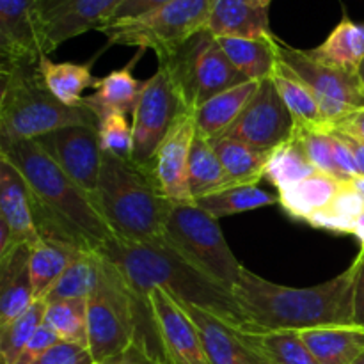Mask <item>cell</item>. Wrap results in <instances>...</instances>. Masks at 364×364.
<instances>
[{
  "label": "cell",
  "instance_id": "603a6c76",
  "mask_svg": "<svg viewBox=\"0 0 364 364\" xmlns=\"http://www.w3.org/2000/svg\"><path fill=\"white\" fill-rule=\"evenodd\" d=\"M308 53L326 66L358 75L364 60V23H358L345 14L326 41L308 50Z\"/></svg>",
  "mask_w": 364,
  "mask_h": 364
},
{
  "label": "cell",
  "instance_id": "f5cc1de1",
  "mask_svg": "<svg viewBox=\"0 0 364 364\" xmlns=\"http://www.w3.org/2000/svg\"><path fill=\"white\" fill-rule=\"evenodd\" d=\"M121 363H123V355H121V358H114V359H109V361H102L95 364H121Z\"/></svg>",
  "mask_w": 364,
  "mask_h": 364
},
{
  "label": "cell",
  "instance_id": "ee69618b",
  "mask_svg": "<svg viewBox=\"0 0 364 364\" xmlns=\"http://www.w3.org/2000/svg\"><path fill=\"white\" fill-rule=\"evenodd\" d=\"M326 128V127H323ZM331 134V139H333V151H334V164H336V169L340 173L341 180L350 181L352 178L359 176V166L358 160H355L354 151L350 149V146L343 141L338 132L327 128Z\"/></svg>",
  "mask_w": 364,
  "mask_h": 364
},
{
  "label": "cell",
  "instance_id": "681fc988",
  "mask_svg": "<svg viewBox=\"0 0 364 364\" xmlns=\"http://www.w3.org/2000/svg\"><path fill=\"white\" fill-rule=\"evenodd\" d=\"M331 130H333V128H331ZM334 132H338V130H334ZM338 134L343 137V141L347 142V144L350 146L352 151H354L355 160H358V166H359V174H363V176H364V142L358 141V139H354V137H350V135L341 134V132H338Z\"/></svg>",
  "mask_w": 364,
  "mask_h": 364
},
{
  "label": "cell",
  "instance_id": "60d3db41",
  "mask_svg": "<svg viewBox=\"0 0 364 364\" xmlns=\"http://www.w3.org/2000/svg\"><path fill=\"white\" fill-rule=\"evenodd\" d=\"M100 144L103 153L132 159L134 155V128L128 124L127 114L114 112L98 121Z\"/></svg>",
  "mask_w": 364,
  "mask_h": 364
},
{
  "label": "cell",
  "instance_id": "bcb514c9",
  "mask_svg": "<svg viewBox=\"0 0 364 364\" xmlns=\"http://www.w3.org/2000/svg\"><path fill=\"white\" fill-rule=\"evenodd\" d=\"M121 364H167L164 361L162 355L156 350H153L149 347L148 341L142 336H139L134 340V343L130 345L127 352L123 354V363Z\"/></svg>",
  "mask_w": 364,
  "mask_h": 364
},
{
  "label": "cell",
  "instance_id": "4dcf8cb0",
  "mask_svg": "<svg viewBox=\"0 0 364 364\" xmlns=\"http://www.w3.org/2000/svg\"><path fill=\"white\" fill-rule=\"evenodd\" d=\"M276 84L281 98L287 103L288 110L294 116L295 128L323 127L322 114L313 89L281 59H277L276 68L270 75Z\"/></svg>",
  "mask_w": 364,
  "mask_h": 364
},
{
  "label": "cell",
  "instance_id": "f1b7e54d",
  "mask_svg": "<svg viewBox=\"0 0 364 364\" xmlns=\"http://www.w3.org/2000/svg\"><path fill=\"white\" fill-rule=\"evenodd\" d=\"M277 36L247 39V38H217L220 46L230 57L233 66L247 80H265L272 75L277 59Z\"/></svg>",
  "mask_w": 364,
  "mask_h": 364
},
{
  "label": "cell",
  "instance_id": "74e56055",
  "mask_svg": "<svg viewBox=\"0 0 364 364\" xmlns=\"http://www.w3.org/2000/svg\"><path fill=\"white\" fill-rule=\"evenodd\" d=\"M45 323L60 341L89 348L87 299H68L46 304Z\"/></svg>",
  "mask_w": 364,
  "mask_h": 364
},
{
  "label": "cell",
  "instance_id": "d6a6232c",
  "mask_svg": "<svg viewBox=\"0 0 364 364\" xmlns=\"http://www.w3.org/2000/svg\"><path fill=\"white\" fill-rule=\"evenodd\" d=\"M196 205L219 220L223 217L252 212V210L265 208L270 205H279V196L272 194L258 185H238V187H230L226 191L198 199Z\"/></svg>",
  "mask_w": 364,
  "mask_h": 364
},
{
  "label": "cell",
  "instance_id": "7402d4cb",
  "mask_svg": "<svg viewBox=\"0 0 364 364\" xmlns=\"http://www.w3.org/2000/svg\"><path fill=\"white\" fill-rule=\"evenodd\" d=\"M134 63L130 66L123 68V70L112 71L107 77L98 78L95 92L84 96L82 105L91 110L98 121L114 112L134 114L135 105L139 102V96L142 92V85H144V82L137 80L132 75Z\"/></svg>",
  "mask_w": 364,
  "mask_h": 364
},
{
  "label": "cell",
  "instance_id": "d4e9b609",
  "mask_svg": "<svg viewBox=\"0 0 364 364\" xmlns=\"http://www.w3.org/2000/svg\"><path fill=\"white\" fill-rule=\"evenodd\" d=\"M259 82L249 80L213 96L194 112L196 128L206 139L220 137L237 121L244 107L258 89Z\"/></svg>",
  "mask_w": 364,
  "mask_h": 364
},
{
  "label": "cell",
  "instance_id": "ac0fdd59",
  "mask_svg": "<svg viewBox=\"0 0 364 364\" xmlns=\"http://www.w3.org/2000/svg\"><path fill=\"white\" fill-rule=\"evenodd\" d=\"M178 302L198 327L210 364H269L258 347L252 343L249 331L230 326L198 306L185 301Z\"/></svg>",
  "mask_w": 364,
  "mask_h": 364
},
{
  "label": "cell",
  "instance_id": "f35d334b",
  "mask_svg": "<svg viewBox=\"0 0 364 364\" xmlns=\"http://www.w3.org/2000/svg\"><path fill=\"white\" fill-rule=\"evenodd\" d=\"M46 302L36 301L27 311L7 326L0 327V364H14L45 322Z\"/></svg>",
  "mask_w": 364,
  "mask_h": 364
},
{
  "label": "cell",
  "instance_id": "ba28073f",
  "mask_svg": "<svg viewBox=\"0 0 364 364\" xmlns=\"http://www.w3.org/2000/svg\"><path fill=\"white\" fill-rule=\"evenodd\" d=\"M162 242L220 287L230 291L237 287L244 265L228 245L219 220L196 203L171 206Z\"/></svg>",
  "mask_w": 364,
  "mask_h": 364
},
{
  "label": "cell",
  "instance_id": "52a82bcc",
  "mask_svg": "<svg viewBox=\"0 0 364 364\" xmlns=\"http://www.w3.org/2000/svg\"><path fill=\"white\" fill-rule=\"evenodd\" d=\"M159 64L169 71L181 107L192 114L213 96L249 82L208 31H201L176 50L160 55Z\"/></svg>",
  "mask_w": 364,
  "mask_h": 364
},
{
  "label": "cell",
  "instance_id": "8992f818",
  "mask_svg": "<svg viewBox=\"0 0 364 364\" xmlns=\"http://www.w3.org/2000/svg\"><path fill=\"white\" fill-rule=\"evenodd\" d=\"M141 308L119 267L102 255L100 277L87 299L89 352L95 363L121 358L137 338Z\"/></svg>",
  "mask_w": 364,
  "mask_h": 364
},
{
  "label": "cell",
  "instance_id": "d6986e66",
  "mask_svg": "<svg viewBox=\"0 0 364 364\" xmlns=\"http://www.w3.org/2000/svg\"><path fill=\"white\" fill-rule=\"evenodd\" d=\"M0 223L9 228L13 247L34 245L39 240L31 188L20 171L4 155H0Z\"/></svg>",
  "mask_w": 364,
  "mask_h": 364
},
{
  "label": "cell",
  "instance_id": "1f68e13d",
  "mask_svg": "<svg viewBox=\"0 0 364 364\" xmlns=\"http://www.w3.org/2000/svg\"><path fill=\"white\" fill-rule=\"evenodd\" d=\"M210 141H212L233 187L258 185V181L263 180L267 162H269L272 151L256 149L245 142L230 137H217L210 139Z\"/></svg>",
  "mask_w": 364,
  "mask_h": 364
},
{
  "label": "cell",
  "instance_id": "3957f363",
  "mask_svg": "<svg viewBox=\"0 0 364 364\" xmlns=\"http://www.w3.org/2000/svg\"><path fill=\"white\" fill-rule=\"evenodd\" d=\"M358 262L333 279L309 288L270 283L242 270L233 297L251 331H301L316 327H354L352 304Z\"/></svg>",
  "mask_w": 364,
  "mask_h": 364
},
{
  "label": "cell",
  "instance_id": "ab89813d",
  "mask_svg": "<svg viewBox=\"0 0 364 364\" xmlns=\"http://www.w3.org/2000/svg\"><path fill=\"white\" fill-rule=\"evenodd\" d=\"M295 137L304 146V151L308 155L309 162L315 166L318 173L329 174V176L341 180L340 173L334 164L333 139L327 128L323 127H309V128H295ZM345 181V180H341Z\"/></svg>",
  "mask_w": 364,
  "mask_h": 364
},
{
  "label": "cell",
  "instance_id": "83f0119b",
  "mask_svg": "<svg viewBox=\"0 0 364 364\" xmlns=\"http://www.w3.org/2000/svg\"><path fill=\"white\" fill-rule=\"evenodd\" d=\"M92 63H53L48 57H41L38 63L39 77L50 92L68 107H80L84 91L96 87L98 78L91 73Z\"/></svg>",
  "mask_w": 364,
  "mask_h": 364
},
{
  "label": "cell",
  "instance_id": "db71d44e",
  "mask_svg": "<svg viewBox=\"0 0 364 364\" xmlns=\"http://www.w3.org/2000/svg\"><path fill=\"white\" fill-rule=\"evenodd\" d=\"M358 75H359V78H361V84H363V87H364V60H363V64H361V68H359V71H358Z\"/></svg>",
  "mask_w": 364,
  "mask_h": 364
},
{
  "label": "cell",
  "instance_id": "7a4b0ae2",
  "mask_svg": "<svg viewBox=\"0 0 364 364\" xmlns=\"http://www.w3.org/2000/svg\"><path fill=\"white\" fill-rule=\"evenodd\" d=\"M100 255L112 259L127 277L141 308L139 334L146 336L151 343L159 345L148 304V295L153 288H162L178 301L198 306L230 326L251 331L235 301L233 291L220 287L164 242L128 244L116 238Z\"/></svg>",
  "mask_w": 364,
  "mask_h": 364
},
{
  "label": "cell",
  "instance_id": "9a60e30c",
  "mask_svg": "<svg viewBox=\"0 0 364 364\" xmlns=\"http://www.w3.org/2000/svg\"><path fill=\"white\" fill-rule=\"evenodd\" d=\"M148 304L164 361L167 364H210L198 327L173 295L162 288H153L148 295Z\"/></svg>",
  "mask_w": 364,
  "mask_h": 364
},
{
  "label": "cell",
  "instance_id": "8d00e7d4",
  "mask_svg": "<svg viewBox=\"0 0 364 364\" xmlns=\"http://www.w3.org/2000/svg\"><path fill=\"white\" fill-rule=\"evenodd\" d=\"M364 212V201L352 185V181H343L338 194L327 208L316 213L315 217L308 220V224L315 230L331 231V233H354L355 220Z\"/></svg>",
  "mask_w": 364,
  "mask_h": 364
},
{
  "label": "cell",
  "instance_id": "11a10c76",
  "mask_svg": "<svg viewBox=\"0 0 364 364\" xmlns=\"http://www.w3.org/2000/svg\"><path fill=\"white\" fill-rule=\"evenodd\" d=\"M256 2H259L262 6H265V7H269L270 4H272V0H256Z\"/></svg>",
  "mask_w": 364,
  "mask_h": 364
},
{
  "label": "cell",
  "instance_id": "ffe728a7",
  "mask_svg": "<svg viewBox=\"0 0 364 364\" xmlns=\"http://www.w3.org/2000/svg\"><path fill=\"white\" fill-rule=\"evenodd\" d=\"M31 251L32 245L20 244L0 256V327L16 320L36 302Z\"/></svg>",
  "mask_w": 364,
  "mask_h": 364
},
{
  "label": "cell",
  "instance_id": "6da1fadb",
  "mask_svg": "<svg viewBox=\"0 0 364 364\" xmlns=\"http://www.w3.org/2000/svg\"><path fill=\"white\" fill-rule=\"evenodd\" d=\"M0 155L20 171L31 188L39 238L66 242L87 252H102L116 240L92 194L75 183L34 141L0 146Z\"/></svg>",
  "mask_w": 364,
  "mask_h": 364
},
{
  "label": "cell",
  "instance_id": "5b68a950",
  "mask_svg": "<svg viewBox=\"0 0 364 364\" xmlns=\"http://www.w3.org/2000/svg\"><path fill=\"white\" fill-rule=\"evenodd\" d=\"M0 146L34 141L71 124L98 123L84 105L68 107L46 89L36 66L0 68Z\"/></svg>",
  "mask_w": 364,
  "mask_h": 364
},
{
  "label": "cell",
  "instance_id": "277c9868",
  "mask_svg": "<svg viewBox=\"0 0 364 364\" xmlns=\"http://www.w3.org/2000/svg\"><path fill=\"white\" fill-rule=\"evenodd\" d=\"M95 198L114 237L128 244L162 242L173 203L148 167L103 153Z\"/></svg>",
  "mask_w": 364,
  "mask_h": 364
},
{
  "label": "cell",
  "instance_id": "e575fe53",
  "mask_svg": "<svg viewBox=\"0 0 364 364\" xmlns=\"http://www.w3.org/2000/svg\"><path fill=\"white\" fill-rule=\"evenodd\" d=\"M100 265H102L100 252L78 255L43 301L46 304H52L57 301H68V299H89L98 283Z\"/></svg>",
  "mask_w": 364,
  "mask_h": 364
},
{
  "label": "cell",
  "instance_id": "5bb4252c",
  "mask_svg": "<svg viewBox=\"0 0 364 364\" xmlns=\"http://www.w3.org/2000/svg\"><path fill=\"white\" fill-rule=\"evenodd\" d=\"M43 6L45 0H0V68L36 66L46 55Z\"/></svg>",
  "mask_w": 364,
  "mask_h": 364
},
{
  "label": "cell",
  "instance_id": "8fae6325",
  "mask_svg": "<svg viewBox=\"0 0 364 364\" xmlns=\"http://www.w3.org/2000/svg\"><path fill=\"white\" fill-rule=\"evenodd\" d=\"M183 110L169 71L159 64V70L144 80L142 92L134 109L132 160L135 164L142 167L151 166L160 144Z\"/></svg>",
  "mask_w": 364,
  "mask_h": 364
},
{
  "label": "cell",
  "instance_id": "f6af8a7d",
  "mask_svg": "<svg viewBox=\"0 0 364 364\" xmlns=\"http://www.w3.org/2000/svg\"><path fill=\"white\" fill-rule=\"evenodd\" d=\"M174 2V0H124L112 16V21H123V20H134V18L144 16V14L151 13V11L159 9V7L167 6V4Z\"/></svg>",
  "mask_w": 364,
  "mask_h": 364
},
{
  "label": "cell",
  "instance_id": "cb8c5ba5",
  "mask_svg": "<svg viewBox=\"0 0 364 364\" xmlns=\"http://www.w3.org/2000/svg\"><path fill=\"white\" fill-rule=\"evenodd\" d=\"M341 185H343V181L338 180V178L316 173L302 180L301 183L294 185V187L277 192L279 205L291 219L308 223L311 217H315L316 213L329 206Z\"/></svg>",
  "mask_w": 364,
  "mask_h": 364
},
{
  "label": "cell",
  "instance_id": "30bf717a",
  "mask_svg": "<svg viewBox=\"0 0 364 364\" xmlns=\"http://www.w3.org/2000/svg\"><path fill=\"white\" fill-rule=\"evenodd\" d=\"M277 55L313 89L323 127H333L355 110L364 109V87L359 75L318 63L308 50L294 48L276 38Z\"/></svg>",
  "mask_w": 364,
  "mask_h": 364
},
{
  "label": "cell",
  "instance_id": "e0dca14e",
  "mask_svg": "<svg viewBox=\"0 0 364 364\" xmlns=\"http://www.w3.org/2000/svg\"><path fill=\"white\" fill-rule=\"evenodd\" d=\"M123 2L124 0H45L43 20L46 55L77 36L105 27Z\"/></svg>",
  "mask_w": 364,
  "mask_h": 364
},
{
  "label": "cell",
  "instance_id": "484cf974",
  "mask_svg": "<svg viewBox=\"0 0 364 364\" xmlns=\"http://www.w3.org/2000/svg\"><path fill=\"white\" fill-rule=\"evenodd\" d=\"M299 334L320 364H352L364 354V331L355 327H316Z\"/></svg>",
  "mask_w": 364,
  "mask_h": 364
},
{
  "label": "cell",
  "instance_id": "4316f807",
  "mask_svg": "<svg viewBox=\"0 0 364 364\" xmlns=\"http://www.w3.org/2000/svg\"><path fill=\"white\" fill-rule=\"evenodd\" d=\"M87 251H80L75 245L66 242L39 238L31 251V277L34 287L36 301H43L48 291L55 287L68 267L73 263L78 255Z\"/></svg>",
  "mask_w": 364,
  "mask_h": 364
},
{
  "label": "cell",
  "instance_id": "7c38bea8",
  "mask_svg": "<svg viewBox=\"0 0 364 364\" xmlns=\"http://www.w3.org/2000/svg\"><path fill=\"white\" fill-rule=\"evenodd\" d=\"M295 132L294 116L272 78L259 80L258 89L233 124L220 137L237 139L256 149L274 151ZM217 139V137H215Z\"/></svg>",
  "mask_w": 364,
  "mask_h": 364
},
{
  "label": "cell",
  "instance_id": "f546056e",
  "mask_svg": "<svg viewBox=\"0 0 364 364\" xmlns=\"http://www.w3.org/2000/svg\"><path fill=\"white\" fill-rule=\"evenodd\" d=\"M188 187L194 203L215 192L233 187L212 141L196 132L188 162Z\"/></svg>",
  "mask_w": 364,
  "mask_h": 364
},
{
  "label": "cell",
  "instance_id": "b9f144b4",
  "mask_svg": "<svg viewBox=\"0 0 364 364\" xmlns=\"http://www.w3.org/2000/svg\"><path fill=\"white\" fill-rule=\"evenodd\" d=\"M32 364H95L89 348L59 341Z\"/></svg>",
  "mask_w": 364,
  "mask_h": 364
},
{
  "label": "cell",
  "instance_id": "d590c367",
  "mask_svg": "<svg viewBox=\"0 0 364 364\" xmlns=\"http://www.w3.org/2000/svg\"><path fill=\"white\" fill-rule=\"evenodd\" d=\"M269 364H320L297 331H249Z\"/></svg>",
  "mask_w": 364,
  "mask_h": 364
},
{
  "label": "cell",
  "instance_id": "c3c4849f",
  "mask_svg": "<svg viewBox=\"0 0 364 364\" xmlns=\"http://www.w3.org/2000/svg\"><path fill=\"white\" fill-rule=\"evenodd\" d=\"M326 128H333V130H338L341 132V134L350 135V137L364 142V109L355 110V112H352L350 116H347L345 119L338 121L333 127Z\"/></svg>",
  "mask_w": 364,
  "mask_h": 364
},
{
  "label": "cell",
  "instance_id": "836d02e7",
  "mask_svg": "<svg viewBox=\"0 0 364 364\" xmlns=\"http://www.w3.org/2000/svg\"><path fill=\"white\" fill-rule=\"evenodd\" d=\"M316 173L318 171L309 162L304 146L301 144V141L295 135H291L284 144L274 149L269 162H267L265 176L263 178L269 180L279 192L301 183L302 180Z\"/></svg>",
  "mask_w": 364,
  "mask_h": 364
},
{
  "label": "cell",
  "instance_id": "f907efd6",
  "mask_svg": "<svg viewBox=\"0 0 364 364\" xmlns=\"http://www.w3.org/2000/svg\"><path fill=\"white\" fill-rule=\"evenodd\" d=\"M354 235L355 238L359 240V245H361V251H364V212L359 215V219L355 220V226H354Z\"/></svg>",
  "mask_w": 364,
  "mask_h": 364
},
{
  "label": "cell",
  "instance_id": "7dc6e473",
  "mask_svg": "<svg viewBox=\"0 0 364 364\" xmlns=\"http://www.w3.org/2000/svg\"><path fill=\"white\" fill-rule=\"evenodd\" d=\"M358 274L354 284V304H352V326L364 331V251H359Z\"/></svg>",
  "mask_w": 364,
  "mask_h": 364
},
{
  "label": "cell",
  "instance_id": "9c48e42d",
  "mask_svg": "<svg viewBox=\"0 0 364 364\" xmlns=\"http://www.w3.org/2000/svg\"><path fill=\"white\" fill-rule=\"evenodd\" d=\"M210 7L212 0H174L144 16L107 23L100 32L110 45L149 48L160 57L206 31Z\"/></svg>",
  "mask_w": 364,
  "mask_h": 364
},
{
  "label": "cell",
  "instance_id": "2e32d148",
  "mask_svg": "<svg viewBox=\"0 0 364 364\" xmlns=\"http://www.w3.org/2000/svg\"><path fill=\"white\" fill-rule=\"evenodd\" d=\"M196 132L198 128L194 114L183 110L160 144L151 166L148 167L160 191L173 205L194 203L188 187V162Z\"/></svg>",
  "mask_w": 364,
  "mask_h": 364
},
{
  "label": "cell",
  "instance_id": "816d5d0a",
  "mask_svg": "<svg viewBox=\"0 0 364 364\" xmlns=\"http://www.w3.org/2000/svg\"><path fill=\"white\" fill-rule=\"evenodd\" d=\"M352 185H354L355 187V191L359 192V196H361L363 198V201H364V176L363 174H359V176H355V178H352Z\"/></svg>",
  "mask_w": 364,
  "mask_h": 364
},
{
  "label": "cell",
  "instance_id": "7bdbcfd3",
  "mask_svg": "<svg viewBox=\"0 0 364 364\" xmlns=\"http://www.w3.org/2000/svg\"><path fill=\"white\" fill-rule=\"evenodd\" d=\"M60 341V338L46 326L45 322L39 326V329L36 331L34 336L31 338V341L27 343V347L23 348V352L20 354L18 361L14 364H32L34 361H38L46 350L57 345Z\"/></svg>",
  "mask_w": 364,
  "mask_h": 364
},
{
  "label": "cell",
  "instance_id": "9f6ffc18",
  "mask_svg": "<svg viewBox=\"0 0 364 364\" xmlns=\"http://www.w3.org/2000/svg\"><path fill=\"white\" fill-rule=\"evenodd\" d=\"M352 364H364V354H361V355H359V358H358V359H355V361H354V363H352Z\"/></svg>",
  "mask_w": 364,
  "mask_h": 364
},
{
  "label": "cell",
  "instance_id": "4fadbf2b",
  "mask_svg": "<svg viewBox=\"0 0 364 364\" xmlns=\"http://www.w3.org/2000/svg\"><path fill=\"white\" fill-rule=\"evenodd\" d=\"M36 144L84 191L95 196L98 188L103 149L98 123L71 124L34 139Z\"/></svg>",
  "mask_w": 364,
  "mask_h": 364
},
{
  "label": "cell",
  "instance_id": "44dd1931",
  "mask_svg": "<svg viewBox=\"0 0 364 364\" xmlns=\"http://www.w3.org/2000/svg\"><path fill=\"white\" fill-rule=\"evenodd\" d=\"M206 31L219 39L267 38L272 36L269 7L256 0H212Z\"/></svg>",
  "mask_w": 364,
  "mask_h": 364
}]
</instances>
